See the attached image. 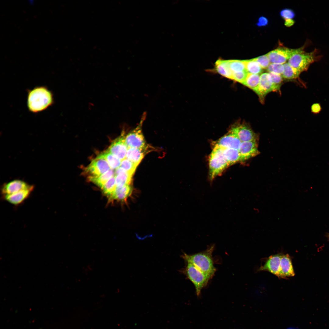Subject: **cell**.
<instances>
[{
  "instance_id": "e575fe53",
  "label": "cell",
  "mask_w": 329,
  "mask_h": 329,
  "mask_svg": "<svg viewBox=\"0 0 329 329\" xmlns=\"http://www.w3.org/2000/svg\"><path fill=\"white\" fill-rule=\"evenodd\" d=\"M281 16L284 19H292L295 16L294 12L289 9H285L280 12Z\"/></svg>"
},
{
  "instance_id": "4fadbf2b",
  "label": "cell",
  "mask_w": 329,
  "mask_h": 329,
  "mask_svg": "<svg viewBox=\"0 0 329 329\" xmlns=\"http://www.w3.org/2000/svg\"><path fill=\"white\" fill-rule=\"evenodd\" d=\"M123 135L116 139L107 150L122 161L126 158L128 148L125 142V136Z\"/></svg>"
},
{
  "instance_id": "8d00e7d4",
  "label": "cell",
  "mask_w": 329,
  "mask_h": 329,
  "mask_svg": "<svg viewBox=\"0 0 329 329\" xmlns=\"http://www.w3.org/2000/svg\"><path fill=\"white\" fill-rule=\"evenodd\" d=\"M268 23V19L265 17L261 16L259 18L256 25L258 27H262L267 25Z\"/></svg>"
},
{
  "instance_id": "8992f818",
  "label": "cell",
  "mask_w": 329,
  "mask_h": 329,
  "mask_svg": "<svg viewBox=\"0 0 329 329\" xmlns=\"http://www.w3.org/2000/svg\"><path fill=\"white\" fill-rule=\"evenodd\" d=\"M142 122L141 121L136 128L125 136V142L128 148H147V146L141 128Z\"/></svg>"
},
{
  "instance_id": "7402d4cb",
  "label": "cell",
  "mask_w": 329,
  "mask_h": 329,
  "mask_svg": "<svg viewBox=\"0 0 329 329\" xmlns=\"http://www.w3.org/2000/svg\"><path fill=\"white\" fill-rule=\"evenodd\" d=\"M97 157L105 159L112 169H116L120 166L121 160L107 150L99 154Z\"/></svg>"
},
{
  "instance_id": "603a6c76",
  "label": "cell",
  "mask_w": 329,
  "mask_h": 329,
  "mask_svg": "<svg viewBox=\"0 0 329 329\" xmlns=\"http://www.w3.org/2000/svg\"><path fill=\"white\" fill-rule=\"evenodd\" d=\"M222 148L224 155L229 165L240 161V155L238 150Z\"/></svg>"
},
{
  "instance_id": "6da1fadb",
  "label": "cell",
  "mask_w": 329,
  "mask_h": 329,
  "mask_svg": "<svg viewBox=\"0 0 329 329\" xmlns=\"http://www.w3.org/2000/svg\"><path fill=\"white\" fill-rule=\"evenodd\" d=\"M54 103L53 94L46 86H37L28 91L27 105L30 112L34 113L41 112Z\"/></svg>"
},
{
  "instance_id": "f35d334b",
  "label": "cell",
  "mask_w": 329,
  "mask_h": 329,
  "mask_svg": "<svg viewBox=\"0 0 329 329\" xmlns=\"http://www.w3.org/2000/svg\"><path fill=\"white\" fill-rule=\"evenodd\" d=\"M325 236L327 239L328 241H329V233H327L326 234Z\"/></svg>"
},
{
  "instance_id": "1f68e13d",
  "label": "cell",
  "mask_w": 329,
  "mask_h": 329,
  "mask_svg": "<svg viewBox=\"0 0 329 329\" xmlns=\"http://www.w3.org/2000/svg\"><path fill=\"white\" fill-rule=\"evenodd\" d=\"M269 73H273L281 75L283 71V64L277 63H271L267 69Z\"/></svg>"
},
{
  "instance_id": "ba28073f",
  "label": "cell",
  "mask_w": 329,
  "mask_h": 329,
  "mask_svg": "<svg viewBox=\"0 0 329 329\" xmlns=\"http://www.w3.org/2000/svg\"><path fill=\"white\" fill-rule=\"evenodd\" d=\"M298 48L289 49L280 47L267 54L271 63L285 64L298 51Z\"/></svg>"
},
{
  "instance_id": "5b68a950",
  "label": "cell",
  "mask_w": 329,
  "mask_h": 329,
  "mask_svg": "<svg viewBox=\"0 0 329 329\" xmlns=\"http://www.w3.org/2000/svg\"><path fill=\"white\" fill-rule=\"evenodd\" d=\"M186 262L184 273L194 286L197 295H200L203 288L207 284L212 277L205 274L193 264Z\"/></svg>"
},
{
  "instance_id": "4dcf8cb0",
  "label": "cell",
  "mask_w": 329,
  "mask_h": 329,
  "mask_svg": "<svg viewBox=\"0 0 329 329\" xmlns=\"http://www.w3.org/2000/svg\"><path fill=\"white\" fill-rule=\"evenodd\" d=\"M268 73L271 79L274 91L279 90L283 81L281 75L273 73Z\"/></svg>"
},
{
  "instance_id": "f546056e",
  "label": "cell",
  "mask_w": 329,
  "mask_h": 329,
  "mask_svg": "<svg viewBox=\"0 0 329 329\" xmlns=\"http://www.w3.org/2000/svg\"><path fill=\"white\" fill-rule=\"evenodd\" d=\"M137 166L126 158L122 161L120 165V167L132 175L133 174Z\"/></svg>"
},
{
  "instance_id": "e0dca14e",
  "label": "cell",
  "mask_w": 329,
  "mask_h": 329,
  "mask_svg": "<svg viewBox=\"0 0 329 329\" xmlns=\"http://www.w3.org/2000/svg\"><path fill=\"white\" fill-rule=\"evenodd\" d=\"M295 273L291 258L288 254H282L280 261V278H286L294 276Z\"/></svg>"
},
{
  "instance_id": "2e32d148",
  "label": "cell",
  "mask_w": 329,
  "mask_h": 329,
  "mask_svg": "<svg viewBox=\"0 0 329 329\" xmlns=\"http://www.w3.org/2000/svg\"><path fill=\"white\" fill-rule=\"evenodd\" d=\"M241 142L236 135L229 132L216 141L214 146L238 150Z\"/></svg>"
},
{
  "instance_id": "74e56055",
  "label": "cell",
  "mask_w": 329,
  "mask_h": 329,
  "mask_svg": "<svg viewBox=\"0 0 329 329\" xmlns=\"http://www.w3.org/2000/svg\"><path fill=\"white\" fill-rule=\"evenodd\" d=\"M294 23V21L292 19H285V24L288 27L292 26Z\"/></svg>"
},
{
  "instance_id": "30bf717a",
  "label": "cell",
  "mask_w": 329,
  "mask_h": 329,
  "mask_svg": "<svg viewBox=\"0 0 329 329\" xmlns=\"http://www.w3.org/2000/svg\"><path fill=\"white\" fill-rule=\"evenodd\" d=\"M258 140L242 142L238 149L240 161L243 162L260 154L258 150Z\"/></svg>"
},
{
  "instance_id": "277c9868",
  "label": "cell",
  "mask_w": 329,
  "mask_h": 329,
  "mask_svg": "<svg viewBox=\"0 0 329 329\" xmlns=\"http://www.w3.org/2000/svg\"><path fill=\"white\" fill-rule=\"evenodd\" d=\"M229 166L222 147L214 146L209 158V180L211 182Z\"/></svg>"
},
{
  "instance_id": "44dd1931",
  "label": "cell",
  "mask_w": 329,
  "mask_h": 329,
  "mask_svg": "<svg viewBox=\"0 0 329 329\" xmlns=\"http://www.w3.org/2000/svg\"><path fill=\"white\" fill-rule=\"evenodd\" d=\"M215 65L217 73L224 77L232 79V73L229 67L228 60L219 59L216 62Z\"/></svg>"
},
{
  "instance_id": "9a60e30c",
  "label": "cell",
  "mask_w": 329,
  "mask_h": 329,
  "mask_svg": "<svg viewBox=\"0 0 329 329\" xmlns=\"http://www.w3.org/2000/svg\"><path fill=\"white\" fill-rule=\"evenodd\" d=\"M29 185L24 181L15 179L4 184L1 188L2 196L11 194L30 187Z\"/></svg>"
},
{
  "instance_id": "ab89813d",
  "label": "cell",
  "mask_w": 329,
  "mask_h": 329,
  "mask_svg": "<svg viewBox=\"0 0 329 329\" xmlns=\"http://www.w3.org/2000/svg\"><path fill=\"white\" fill-rule=\"evenodd\" d=\"M254 210H255V212L256 213H259V210L258 209H257V208H254Z\"/></svg>"
},
{
  "instance_id": "4316f807",
  "label": "cell",
  "mask_w": 329,
  "mask_h": 329,
  "mask_svg": "<svg viewBox=\"0 0 329 329\" xmlns=\"http://www.w3.org/2000/svg\"><path fill=\"white\" fill-rule=\"evenodd\" d=\"M283 65L284 69L281 75L283 78L287 80H293L299 77L300 74L294 70L288 63H285Z\"/></svg>"
},
{
  "instance_id": "7a4b0ae2",
  "label": "cell",
  "mask_w": 329,
  "mask_h": 329,
  "mask_svg": "<svg viewBox=\"0 0 329 329\" xmlns=\"http://www.w3.org/2000/svg\"><path fill=\"white\" fill-rule=\"evenodd\" d=\"M214 247V246L212 245L204 251L192 255L184 253L182 257L186 262L193 264L200 271L212 277L216 270L212 256Z\"/></svg>"
},
{
  "instance_id": "ac0fdd59",
  "label": "cell",
  "mask_w": 329,
  "mask_h": 329,
  "mask_svg": "<svg viewBox=\"0 0 329 329\" xmlns=\"http://www.w3.org/2000/svg\"><path fill=\"white\" fill-rule=\"evenodd\" d=\"M132 191V188L129 185H126L121 187L116 186L109 198L111 200H124L131 195Z\"/></svg>"
},
{
  "instance_id": "cb8c5ba5",
  "label": "cell",
  "mask_w": 329,
  "mask_h": 329,
  "mask_svg": "<svg viewBox=\"0 0 329 329\" xmlns=\"http://www.w3.org/2000/svg\"><path fill=\"white\" fill-rule=\"evenodd\" d=\"M115 175L114 170L110 169L107 172L97 177H89V179L101 189L105 183L112 177Z\"/></svg>"
},
{
  "instance_id": "d6986e66",
  "label": "cell",
  "mask_w": 329,
  "mask_h": 329,
  "mask_svg": "<svg viewBox=\"0 0 329 329\" xmlns=\"http://www.w3.org/2000/svg\"><path fill=\"white\" fill-rule=\"evenodd\" d=\"M115 172L116 186L121 187L126 185H129L133 175L121 167L116 169Z\"/></svg>"
},
{
  "instance_id": "484cf974",
  "label": "cell",
  "mask_w": 329,
  "mask_h": 329,
  "mask_svg": "<svg viewBox=\"0 0 329 329\" xmlns=\"http://www.w3.org/2000/svg\"><path fill=\"white\" fill-rule=\"evenodd\" d=\"M246 70L247 73L260 74L263 71L262 68L260 65L252 59L244 60Z\"/></svg>"
},
{
  "instance_id": "7c38bea8",
  "label": "cell",
  "mask_w": 329,
  "mask_h": 329,
  "mask_svg": "<svg viewBox=\"0 0 329 329\" xmlns=\"http://www.w3.org/2000/svg\"><path fill=\"white\" fill-rule=\"evenodd\" d=\"M254 91L258 96L261 103L264 102L265 97L268 93L274 91L271 79L269 73H264L260 75L259 86Z\"/></svg>"
},
{
  "instance_id": "ffe728a7",
  "label": "cell",
  "mask_w": 329,
  "mask_h": 329,
  "mask_svg": "<svg viewBox=\"0 0 329 329\" xmlns=\"http://www.w3.org/2000/svg\"><path fill=\"white\" fill-rule=\"evenodd\" d=\"M146 149L128 148L126 158L138 166L143 158Z\"/></svg>"
},
{
  "instance_id": "5bb4252c",
  "label": "cell",
  "mask_w": 329,
  "mask_h": 329,
  "mask_svg": "<svg viewBox=\"0 0 329 329\" xmlns=\"http://www.w3.org/2000/svg\"><path fill=\"white\" fill-rule=\"evenodd\" d=\"M34 187L33 185H31L29 188L17 193L2 196V198L4 200L12 205L15 206L19 205L29 197L34 189Z\"/></svg>"
},
{
  "instance_id": "f1b7e54d",
  "label": "cell",
  "mask_w": 329,
  "mask_h": 329,
  "mask_svg": "<svg viewBox=\"0 0 329 329\" xmlns=\"http://www.w3.org/2000/svg\"><path fill=\"white\" fill-rule=\"evenodd\" d=\"M229 66L232 73L246 71L244 60H228Z\"/></svg>"
},
{
  "instance_id": "3957f363",
  "label": "cell",
  "mask_w": 329,
  "mask_h": 329,
  "mask_svg": "<svg viewBox=\"0 0 329 329\" xmlns=\"http://www.w3.org/2000/svg\"><path fill=\"white\" fill-rule=\"evenodd\" d=\"M305 46L299 48L297 52L288 60L289 65L300 74L306 71L311 64L319 60L321 57L317 49L310 52H306Z\"/></svg>"
},
{
  "instance_id": "83f0119b",
  "label": "cell",
  "mask_w": 329,
  "mask_h": 329,
  "mask_svg": "<svg viewBox=\"0 0 329 329\" xmlns=\"http://www.w3.org/2000/svg\"><path fill=\"white\" fill-rule=\"evenodd\" d=\"M116 187L115 175H114L105 183L101 189L103 193L109 197L115 191Z\"/></svg>"
},
{
  "instance_id": "d590c367",
  "label": "cell",
  "mask_w": 329,
  "mask_h": 329,
  "mask_svg": "<svg viewBox=\"0 0 329 329\" xmlns=\"http://www.w3.org/2000/svg\"><path fill=\"white\" fill-rule=\"evenodd\" d=\"M322 108L321 105L319 103H313L311 106V112L315 114H319Z\"/></svg>"
},
{
  "instance_id": "836d02e7",
  "label": "cell",
  "mask_w": 329,
  "mask_h": 329,
  "mask_svg": "<svg viewBox=\"0 0 329 329\" xmlns=\"http://www.w3.org/2000/svg\"><path fill=\"white\" fill-rule=\"evenodd\" d=\"M247 73L246 71L233 73L232 80L242 84L246 80Z\"/></svg>"
},
{
  "instance_id": "52a82bcc",
  "label": "cell",
  "mask_w": 329,
  "mask_h": 329,
  "mask_svg": "<svg viewBox=\"0 0 329 329\" xmlns=\"http://www.w3.org/2000/svg\"><path fill=\"white\" fill-rule=\"evenodd\" d=\"M236 135L241 142L258 140V136L248 124L237 123L233 125L229 131Z\"/></svg>"
},
{
  "instance_id": "d6a6232c",
  "label": "cell",
  "mask_w": 329,
  "mask_h": 329,
  "mask_svg": "<svg viewBox=\"0 0 329 329\" xmlns=\"http://www.w3.org/2000/svg\"><path fill=\"white\" fill-rule=\"evenodd\" d=\"M252 59L257 62L263 69H267L270 64L267 54Z\"/></svg>"
},
{
  "instance_id": "d4e9b609",
  "label": "cell",
  "mask_w": 329,
  "mask_h": 329,
  "mask_svg": "<svg viewBox=\"0 0 329 329\" xmlns=\"http://www.w3.org/2000/svg\"><path fill=\"white\" fill-rule=\"evenodd\" d=\"M260 76L259 74L248 73L242 84L254 91L259 86Z\"/></svg>"
},
{
  "instance_id": "9c48e42d",
  "label": "cell",
  "mask_w": 329,
  "mask_h": 329,
  "mask_svg": "<svg viewBox=\"0 0 329 329\" xmlns=\"http://www.w3.org/2000/svg\"><path fill=\"white\" fill-rule=\"evenodd\" d=\"M111 169L107 161L104 159L96 157L86 168L85 171L89 177H97L107 172Z\"/></svg>"
},
{
  "instance_id": "8fae6325",
  "label": "cell",
  "mask_w": 329,
  "mask_h": 329,
  "mask_svg": "<svg viewBox=\"0 0 329 329\" xmlns=\"http://www.w3.org/2000/svg\"><path fill=\"white\" fill-rule=\"evenodd\" d=\"M282 254L277 253L269 256L260 266L258 271H268L280 278V261Z\"/></svg>"
}]
</instances>
